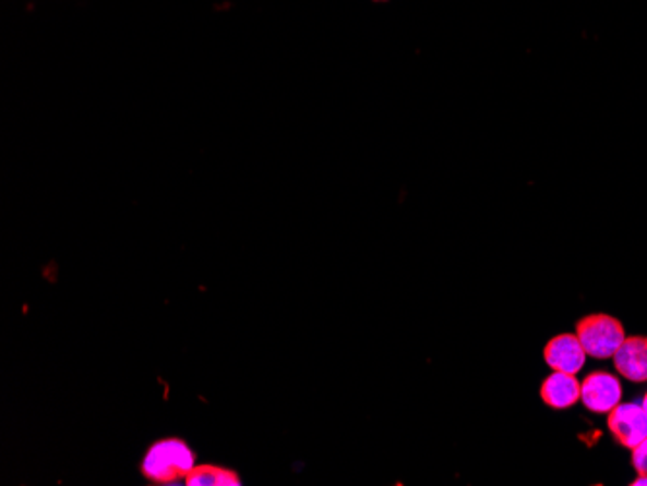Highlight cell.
<instances>
[{
    "instance_id": "1",
    "label": "cell",
    "mask_w": 647,
    "mask_h": 486,
    "mask_svg": "<svg viewBox=\"0 0 647 486\" xmlns=\"http://www.w3.org/2000/svg\"><path fill=\"white\" fill-rule=\"evenodd\" d=\"M194 453L179 438H165L147 450L142 471L154 483H177L194 470Z\"/></svg>"
},
{
    "instance_id": "2",
    "label": "cell",
    "mask_w": 647,
    "mask_h": 486,
    "mask_svg": "<svg viewBox=\"0 0 647 486\" xmlns=\"http://www.w3.org/2000/svg\"><path fill=\"white\" fill-rule=\"evenodd\" d=\"M576 336L587 355L594 359H613L626 339L621 321L609 314H589L582 318L576 326Z\"/></svg>"
},
{
    "instance_id": "3",
    "label": "cell",
    "mask_w": 647,
    "mask_h": 486,
    "mask_svg": "<svg viewBox=\"0 0 647 486\" xmlns=\"http://www.w3.org/2000/svg\"><path fill=\"white\" fill-rule=\"evenodd\" d=\"M609 430L628 450H634L647 438V413L638 403H619L609 411Z\"/></svg>"
},
{
    "instance_id": "4",
    "label": "cell",
    "mask_w": 647,
    "mask_h": 486,
    "mask_svg": "<svg viewBox=\"0 0 647 486\" xmlns=\"http://www.w3.org/2000/svg\"><path fill=\"white\" fill-rule=\"evenodd\" d=\"M622 384L614 374L591 373L582 382V398L589 411L609 413L621 403Z\"/></svg>"
},
{
    "instance_id": "5",
    "label": "cell",
    "mask_w": 647,
    "mask_h": 486,
    "mask_svg": "<svg viewBox=\"0 0 647 486\" xmlns=\"http://www.w3.org/2000/svg\"><path fill=\"white\" fill-rule=\"evenodd\" d=\"M586 355L576 333H561L544 348V363L561 373L578 374L586 365Z\"/></svg>"
},
{
    "instance_id": "6",
    "label": "cell",
    "mask_w": 647,
    "mask_h": 486,
    "mask_svg": "<svg viewBox=\"0 0 647 486\" xmlns=\"http://www.w3.org/2000/svg\"><path fill=\"white\" fill-rule=\"evenodd\" d=\"M616 373L632 382H647V338L634 336L622 341L613 355Z\"/></svg>"
},
{
    "instance_id": "7",
    "label": "cell",
    "mask_w": 647,
    "mask_h": 486,
    "mask_svg": "<svg viewBox=\"0 0 647 486\" xmlns=\"http://www.w3.org/2000/svg\"><path fill=\"white\" fill-rule=\"evenodd\" d=\"M541 398L549 408H572L582 398V384L576 380V374L553 370L541 386Z\"/></svg>"
},
{
    "instance_id": "8",
    "label": "cell",
    "mask_w": 647,
    "mask_h": 486,
    "mask_svg": "<svg viewBox=\"0 0 647 486\" xmlns=\"http://www.w3.org/2000/svg\"><path fill=\"white\" fill-rule=\"evenodd\" d=\"M187 485L239 486L241 485V478L233 471L221 470V467H214V465H202V467L192 470V473L187 477Z\"/></svg>"
},
{
    "instance_id": "9",
    "label": "cell",
    "mask_w": 647,
    "mask_h": 486,
    "mask_svg": "<svg viewBox=\"0 0 647 486\" xmlns=\"http://www.w3.org/2000/svg\"><path fill=\"white\" fill-rule=\"evenodd\" d=\"M632 465L639 477H647V438L632 450Z\"/></svg>"
},
{
    "instance_id": "10",
    "label": "cell",
    "mask_w": 647,
    "mask_h": 486,
    "mask_svg": "<svg viewBox=\"0 0 647 486\" xmlns=\"http://www.w3.org/2000/svg\"><path fill=\"white\" fill-rule=\"evenodd\" d=\"M632 485L634 486H642V485H647V477H639L636 478V481H634V483H632Z\"/></svg>"
},
{
    "instance_id": "11",
    "label": "cell",
    "mask_w": 647,
    "mask_h": 486,
    "mask_svg": "<svg viewBox=\"0 0 647 486\" xmlns=\"http://www.w3.org/2000/svg\"><path fill=\"white\" fill-rule=\"evenodd\" d=\"M642 408H644V411L647 413V393L644 396V401H642Z\"/></svg>"
},
{
    "instance_id": "12",
    "label": "cell",
    "mask_w": 647,
    "mask_h": 486,
    "mask_svg": "<svg viewBox=\"0 0 647 486\" xmlns=\"http://www.w3.org/2000/svg\"><path fill=\"white\" fill-rule=\"evenodd\" d=\"M372 2H388V0H372Z\"/></svg>"
}]
</instances>
